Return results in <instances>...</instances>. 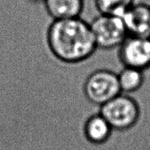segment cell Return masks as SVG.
Masks as SVG:
<instances>
[{
    "mask_svg": "<svg viewBox=\"0 0 150 150\" xmlns=\"http://www.w3.org/2000/svg\"><path fill=\"white\" fill-rule=\"evenodd\" d=\"M52 54L66 64H77L91 57L97 46L90 23L79 18L53 20L47 32Z\"/></svg>",
    "mask_w": 150,
    "mask_h": 150,
    "instance_id": "6da1fadb",
    "label": "cell"
},
{
    "mask_svg": "<svg viewBox=\"0 0 150 150\" xmlns=\"http://www.w3.org/2000/svg\"><path fill=\"white\" fill-rule=\"evenodd\" d=\"M99 113L112 129L124 131L133 127L139 119L140 108L136 99L121 93L100 107Z\"/></svg>",
    "mask_w": 150,
    "mask_h": 150,
    "instance_id": "7a4b0ae2",
    "label": "cell"
},
{
    "mask_svg": "<svg viewBox=\"0 0 150 150\" xmlns=\"http://www.w3.org/2000/svg\"><path fill=\"white\" fill-rule=\"evenodd\" d=\"M83 92L91 103L101 107L121 94L117 74L106 69L93 71L86 79Z\"/></svg>",
    "mask_w": 150,
    "mask_h": 150,
    "instance_id": "3957f363",
    "label": "cell"
},
{
    "mask_svg": "<svg viewBox=\"0 0 150 150\" xmlns=\"http://www.w3.org/2000/svg\"><path fill=\"white\" fill-rule=\"evenodd\" d=\"M97 49H113L119 48L127 36L122 17L99 14L90 23Z\"/></svg>",
    "mask_w": 150,
    "mask_h": 150,
    "instance_id": "277c9868",
    "label": "cell"
},
{
    "mask_svg": "<svg viewBox=\"0 0 150 150\" xmlns=\"http://www.w3.org/2000/svg\"><path fill=\"white\" fill-rule=\"evenodd\" d=\"M118 49V57L124 67L144 72L150 68V38L127 35Z\"/></svg>",
    "mask_w": 150,
    "mask_h": 150,
    "instance_id": "5b68a950",
    "label": "cell"
},
{
    "mask_svg": "<svg viewBox=\"0 0 150 150\" xmlns=\"http://www.w3.org/2000/svg\"><path fill=\"white\" fill-rule=\"evenodd\" d=\"M121 17L128 36L150 38V5L134 3Z\"/></svg>",
    "mask_w": 150,
    "mask_h": 150,
    "instance_id": "8992f818",
    "label": "cell"
},
{
    "mask_svg": "<svg viewBox=\"0 0 150 150\" xmlns=\"http://www.w3.org/2000/svg\"><path fill=\"white\" fill-rule=\"evenodd\" d=\"M44 4L53 20L79 18L84 9V0H45Z\"/></svg>",
    "mask_w": 150,
    "mask_h": 150,
    "instance_id": "52a82bcc",
    "label": "cell"
},
{
    "mask_svg": "<svg viewBox=\"0 0 150 150\" xmlns=\"http://www.w3.org/2000/svg\"><path fill=\"white\" fill-rule=\"evenodd\" d=\"M112 130L111 125L99 112L91 115L83 127L86 139L93 144H102L107 142Z\"/></svg>",
    "mask_w": 150,
    "mask_h": 150,
    "instance_id": "ba28073f",
    "label": "cell"
},
{
    "mask_svg": "<svg viewBox=\"0 0 150 150\" xmlns=\"http://www.w3.org/2000/svg\"><path fill=\"white\" fill-rule=\"evenodd\" d=\"M117 77L121 93L126 95L139 91L145 80L144 71L129 67H124L118 73Z\"/></svg>",
    "mask_w": 150,
    "mask_h": 150,
    "instance_id": "9c48e42d",
    "label": "cell"
},
{
    "mask_svg": "<svg viewBox=\"0 0 150 150\" xmlns=\"http://www.w3.org/2000/svg\"><path fill=\"white\" fill-rule=\"evenodd\" d=\"M135 0H95V7L99 14L122 16Z\"/></svg>",
    "mask_w": 150,
    "mask_h": 150,
    "instance_id": "30bf717a",
    "label": "cell"
},
{
    "mask_svg": "<svg viewBox=\"0 0 150 150\" xmlns=\"http://www.w3.org/2000/svg\"><path fill=\"white\" fill-rule=\"evenodd\" d=\"M30 2H32V3H35V4H37V3H44V1L45 0H28Z\"/></svg>",
    "mask_w": 150,
    "mask_h": 150,
    "instance_id": "8fae6325",
    "label": "cell"
}]
</instances>
